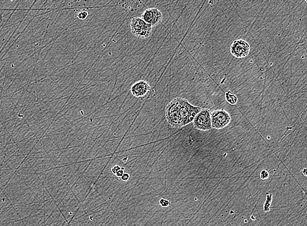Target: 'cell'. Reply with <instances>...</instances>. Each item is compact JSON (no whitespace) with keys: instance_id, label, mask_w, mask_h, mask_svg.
Segmentation results:
<instances>
[{"instance_id":"cell-6","label":"cell","mask_w":307,"mask_h":226,"mask_svg":"<svg viewBox=\"0 0 307 226\" xmlns=\"http://www.w3.org/2000/svg\"><path fill=\"white\" fill-rule=\"evenodd\" d=\"M144 20L151 26H154L161 22L162 20V14L156 8H150L146 9L141 16Z\"/></svg>"},{"instance_id":"cell-4","label":"cell","mask_w":307,"mask_h":226,"mask_svg":"<svg viewBox=\"0 0 307 226\" xmlns=\"http://www.w3.org/2000/svg\"><path fill=\"white\" fill-rule=\"evenodd\" d=\"M231 120V116L224 110H215L211 114V124L214 128H223L228 126Z\"/></svg>"},{"instance_id":"cell-14","label":"cell","mask_w":307,"mask_h":226,"mask_svg":"<svg viewBox=\"0 0 307 226\" xmlns=\"http://www.w3.org/2000/svg\"><path fill=\"white\" fill-rule=\"evenodd\" d=\"M120 178L124 181H128L129 179H130V175L128 173H124V175Z\"/></svg>"},{"instance_id":"cell-10","label":"cell","mask_w":307,"mask_h":226,"mask_svg":"<svg viewBox=\"0 0 307 226\" xmlns=\"http://www.w3.org/2000/svg\"><path fill=\"white\" fill-rule=\"evenodd\" d=\"M88 15V13L86 11H82V12H80V13H79L78 18L80 20H85L87 18Z\"/></svg>"},{"instance_id":"cell-9","label":"cell","mask_w":307,"mask_h":226,"mask_svg":"<svg viewBox=\"0 0 307 226\" xmlns=\"http://www.w3.org/2000/svg\"><path fill=\"white\" fill-rule=\"evenodd\" d=\"M225 99L231 105H235L237 102V96L233 94L231 91H227L225 93Z\"/></svg>"},{"instance_id":"cell-12","label":"cell","mask_w":307,"mask_h":226,"mask_svg":"<svg viewBox=\"0 0 307 226\" xmlns=\"http://www.w3.org/2000/svg\"><path fill=\"white\" fill-rule=\"evenodd\" d=\"M260 177L262 179H267L269 177V173L267 172V171H266V170L262 171L260 173Z\"/></svg>"},{"instance_id":"cell-8","label":"cell","mask_w":307,"mask_h":226,"mask_svg":"<svg viewBox=\"0 0 307 226\" xmlns=\"http://www.w3.org/2000/svg\"><path fill=\"white\" fill-rule=\"evenodd\" d=\"M11 206V204L10 203L9 201L5 197V196L3 194V193L2 192L0 193V209H2L3 211H5L7 207H10Z\"/></svg>"},{"instance_id":"cell-1","label":"cell","mask_w":307,"mask_h":226,"mask_svg":"<svg viewBox=\"0 0 307 226\" xmlns=\"http://www.w3.org/2000/svg\"><path fill=\"white\" fill-rule=\"evenodd\" d=\"M201 110L200 107L190 104L186 99L175 98L167 104L165 116L172 127H182L193 122Z\"/></svg>"},{"instance_id":"cell-16","label":"cell","mask_w":307,"mask_h":226,"mask_svg":"<svg viewBox=\"0 0 307 226\" xmlns=\"http://www.w3.org/2000/svg\"><path fill=\"white\" fill-rule=\"evenodd\" d=\"M302 173L305 175V176H307V169H304L303 170H302Z\"/></svg>"},{"instance_id":"cell-11","label":"cell","mask_w":307,"mask_h":226,"mask_svg":"<svg viewBox=\"0 0 307 226\" xmlns=\"http://www.w3.org/2000/svg\"><path fill=\"white\" fill-rule=\"evenodd\" d=\"M160 204L161 205V207H167L169 205H170V202H169V201H168L167 199H161L160 201Z\"/></svg>"},{"instance_id":"cell-7","label":"cell","mask_w":307,"mask_h":226,"mask_svg":"<svg viewBox=\"0 0 307 226\" xmlns=\"http://www.w3.org/2000/svg\"><path fill=\"white\" fill-rule=\"evenodd\" d=\"M150 90L149 83L144 80H139L133 83L131 87V94L136 97H143Z\"/></svg>"},{"instance_id":"cell-2","label":"cell","mask_w":307,"mask_h":226,"mask_svg":"<svg viewBox=\"0 0 307 226\" xmlns=\"http://www.w3.org/2000/svg\"><path fill=\"white\" fill-rule=\"evenodd\" d=\"M130 26L132 33L139 38L146 39L151 35L152 26L141 17L132 18Z\"/></svg>"},{"instance_id":"cell-15","label":"cell","mask_w":307,"mask_h":226,"mask_svg":"<svg viewBox=\"0 0 307 226\" xmlns=\"http://www.w3.org/2000/svg\"><path fill=\"white\" fill-rule=\"evenodd\" d=\"M124 171H123V169H122H122H120V170H119L118 172L116 173V176H117V177H122V176L124 175Z\"/></svg>"},{"instance_id":"cell-13","label":"cell","mask_w":307,"mask_h":226,"mask_svg":"<svg viewBox=\"0 0 307 226\" xmlns=\"http://www.w3.org/2000/svg\"><path fill=\"white\" fill-rule=\"evenodd\" d=\"M121 169H122V168H121L119 166V165H115V166H114V167H113V168H112L111 171H112V172L113 173H114V174H116V173L118 172L119 170H120Z\"/></svg>"},{"instance_id":"cell-3","label":"cell","mask_w":307,"mask_h":226,"mask_svg":"<svg viewBox=\"0 0 307 226\" xmlns=\"http://www.w3.org/2000/svg\"><path fill=\"white\" fill-rule=\"evenodd\" d=\"M193 123L198 130L206 131L212 129L211 114L208 109H201L195 117Z\"/></svg>"},{"instance_id":"cell-5","label":"cell","mask_w":307,"mask_h":226,"mask_svg":"<svg viewBox=\"0 0 307 226\" xmlns=\"http://www.w3.org/2000/svg\"><path fill=\"white\" fill-rule=\"evenodd\" d=\"M250 50V45L244 40H235L231 46V52L232 55L238 58H242L247 56Z\"/></svg>"}]
</instances>
